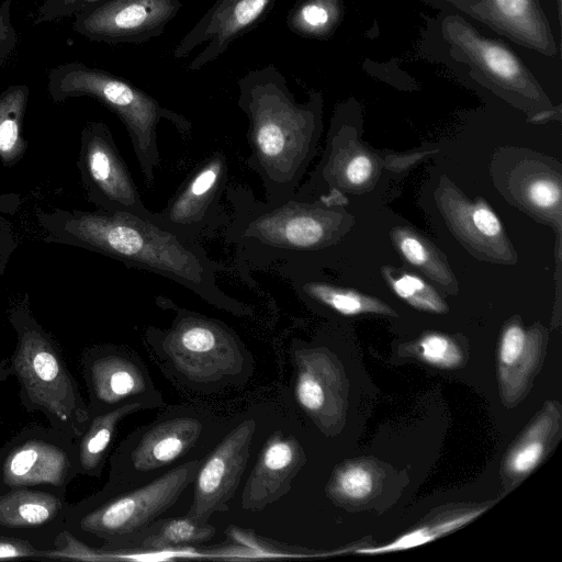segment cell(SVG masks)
<instances>
[{
  "label": "cell",
  "mask_w": 562,
  "mask_h": 562,
  "mask_svg": "<svg viewBox=\"0 0 562 562\" xmlns=\"http://www.w3.org/2000/svg\"><path fill=\"white\" fill-rule=\"evenodd\" d=\"M150 215V214H149ZM148 216L123 211L37 210L35 218L45 243L83 248L165 277L191 290L210 304L237 316L251 307L223 292L216 274L224 268L199 241L186 238Z\"/></svg>",
  "instance_id": "obj_1"
},
{
  "label": "cell",
  "mask_w": 562,
  "mask_h": 562,
  "mask_svg": "<svg viewBox=\"0 0 562 562\" xmlns=\"http://www.w3.org/2000/svg\"><path fill=\"white\" fill-rule=\"evenodd\" d=\"M329 19L327 9L316 2L305 4L296 15V23L305 29H318L324 26Z\"/></svg>",
  "instance_id": "obj_36"
},
{
  "label": "cell",
  "mask_w": 562,
  "mask_h": 562,
  "mask_svg": "<svg viewBox=\"0 0 562 562\" xmlns=\"http://www.w3.org/2000/svg\"><path fill=\"white\" fill-rule=\"evenodd\" d=\"M294 290L306 301L322 304L330 310L346 315L362 313H390L382 302L352 290L339 288L329 282L311 279L302 272L291 271L284 274Z\"/></svg>",
  "instance_id": "obj_19"
},
{
  "label": "cell",
  "mask_w": 562,
  "mask_h": 562,
  "mask_svg": "<svg viewBox=\"0 0 562 562\" xmlns=\"http://www.w3.org/2000/svg\"><path fill=\"white\" fill-rule=\"evenodd\" d=\"M30 90L25 85H13L0 92V162L18 164L25 155L27 142L23 122Z\"/></svg>",
  "instance_id": "obj_20"
},
{
  "label": "cell",
  "mask_w": 562,
  "mask_h": 562,
  "mask_svg": "<svg viewBox=\"0 0 562 562\" xmlns=\"http://www.w3.org/2000/svg\"><path fill=\"white\" fill-rule=\"evenodd\" d=\"M36 554H38L37 551L27 543L11 539H0V559L33 557Z\"/></svg>",
  "instance_id": "obj_39"
},
{
  "label": "cell",
  "mask_w": 562,
  "mask_h": 562,
  "mask_svg": "<svg viewBox=\"0 0 562 562\" xmlns=\"http://www.w3.org/2000/svg\"><path fill=\"white\" fill-rule=\"evenodd\" d=\"M267 0H240L227 15L223 36H229L252 23L263 11Z\"/></svg>",
  "instance_id": "obj_32"
},
{
  "label": "cell",
  "mask_w": 562,
  "mask_h": 562,
  "mask_svg": "<svg viewBox=\"0 0 562 562\" xmlns=\"http://www.w3.org/2000/svg\"><path fill=\"white\" fill-rule=\"evenodd\" d=\"M77 167L87 199L99 210L151 213L104 123L89 122L82 128Z\"/></svg>",
  "instance_id": "obj_9"
},
{
  "label": "cell",
  "mask_w": 562,
  "mask_h": 562,
  "mask_svg": "<svg viewBox=\"0 0 562 562\" xmlns=\"http://www.w3.org/2000/svg\"><path fill=\"white\" fill-rule=\"evenodd\" d=\"M225 547L205 551V555L221 559L248 560L261 558H305L314 554L286 543L258 536L254 530L229 525L225 530Z\"/></svg>",
  "instance_id": "obj_21"
},
{
  "label": "cell",
  "mask_w": 562,
  "mask_h": 562,
  "mask_svg": "<svg viewBox=\"0 0 562 562\" xmlns=\"http://www.w3.org/2000/svg\"><path fill=\"white\" fill-rule=\"evenodd\" d=\"M483 512L484 509L471 510L431 526L419 527L402 535L401 537L386 544L372 548H362L357 550L356 553L382 554L415 548L434 541L443 535L450 533L451 531L467 525Z\"/></svg>",
  "instance_id": "obj_22"
},
{
  "label": "cell",
  "mask_w": 562,
  "mask_h": 562,
  "mask_svg": "<svg viewBox=\"0 0 562 562\" xmlns=\"http://www.w3.org/2000/svg\"><path fill=\"white\" fill-rule=\"evenodd\" d=\"M228 164L224 153L216 150L202 160L183 180L159 212L149 217L159 225L199 241L223 222L220 201L226 190Z\"/></svg>",
  "instance_id": "obj_11"
},
{
  "label": "cell",
  "mask_w": 562,
  "mask_h": 562,
  "mask_svg": "<svg viewBox=\"0 0 562 562\" xmlns=\"http://www.w3.org/2000/svg\"><path fill=\"white\" fill-rule=\"evenodd\" d=\"M373 488L371 471L360 464H350L339 468L334 474L329 492L337 498L359 501L366 498Z\"/></svg>",
  "instance_id": "obj_26"
},
{
  "label": "cell",
  "mask_w": 562,
  "mask_h": 562,
  "mask_svg": "<svg viewBox=\"0 0 562 562\" xmlns=\"http://www.w3.org/2000/svg\"><path fill=\"white\" fill-rule=\"evenodd\" d=\"M499 19L517 32L536 40L539 37V23L530 0H490Z\"/></svg>",
  "instance_id": "obj_28"
},
{
  "label": "cell",
  "mask_w": 562,
  "mask_h": 562,
  "mask_svg": "<svg viewBox=\"0 0 562 562\" xmlns=\"http://www.w3.org/2000/svg\"><path fill=\"white\" fill-rule=\"evenodd\" d=\"M8 318L16 333L9 370L19 381L22 403L44 413L55 430L75 441L86 430L91 413L58 344L33 316L27 293L11 306Z\"/></svg>",
  "instance_id": "obj_3"
},
{
  "label": "cell",
  "mask_w": 562,
  "mask_h": 562,
  "mask_svg": "<svg viewBox=\"0 0 562 562\" xmlns=\"http://www.w3.org/2000/svg\"><path fill=\"white\" fill-rule=\"evenodd\" d=\"M175 10L173 0H111L76 14L72 26L87 38L116 42L160 25Z\"/></svg>",
  "instance_id": "obj_14"
},
{
  "label": "cell",
  "mask_w": 562,
  "mask_h": 562,
  "mask_svg": "<svg viewBox=\"0 0 562 562\" xmlns=\"http://www.w3.org/2000/svg\"><path fill=\"white\" fill-rule=\"evenodd\" d=\"M530 202L542 209H551L560 203L561 191L557 183L547 179L533 181L528 187Z\"/></svg>",
  "instance_id": "obj_35"
},
{
  "label": "cell",
  "mask_w": 562,
  "mask_h": 562,
  "mask_svg": "<svg viewBox=\"0 0 562 562\" xmlns=\"http://www.w3.org/2000/svg\"><path fill=\"white\" fill-rule=\"evenodd\" d=\"M245 111L249 120L247 165L262 182L265 202L281 203L294 195L313 156L314 117L277 92L252 94Z\"/></svg>",
  "instance_id": "obj_4"
},
{
  "label": "cell",
  "mask_w": 562,
  "mask_h": 562,
  "mask_svg": "<svg viewBox=\"0 0 562 562\" xmlns=\"http://www.w3.org/2000/svg\"><path fill=\"white\" fill-rule=\"evenodd\" d=\"M206 418L191 409H170L134 429L110 458L109 477L100 493L145 484L195 449L206 431Z\"/></svg>",
  "instance_id": "obj_7"
},
{
  "label": "cell",
  "mask_w": 562,
  "mask_h": 562,
  "mask_svg": "<svg viewBox=\"0 0 562 562\" xmlns=\"http://www.w3.org/2000/svg\"><path fill=\"white\" fill-rule=\"evenodd\" d=\"M64 498L29 487L12 488L0 495V526L7 528H36L66 515Z\"/></svg>",
  "instance_id": "obj_17"
},
{
  "label": "cell",
  "mask_w": 562,
  "mask_h": 562,
  "mask_svg": "<svg viewBox=\"0 0 562 562\" xmlns=\"http://www.w3.org/2000/svg\"><path fill=\"white\" fill-rule=\"evenodd\" d=\"M80 362L91 416L131 403H145L151 408L165 404L147 366L126 346L92 347L82 353Z\"/></svg>",
  "instance_id": "obj_8"
},
{
  "label": "cell",
  "mask_w": 562,
  "mask_h": 562,
  "mask_svg": "<svg viewBox=\"0 0 562 562\" xmlns=\"http://www.w3.org/2000/svg\"><path fill=\"white\" fill-rule=\"evenodd\" d=\"M22 203V199L16 193L0 194V217L1 214L14 215Z\"/></svg>",
  "instance_id": "obj_40"
},
{
  "label": "cell",
  "mask_w": 562,
  "mask_h": 562,
  "mask_svg": "<svg viewBox=\"0 0 562 562\" xmlns=\"http://www.w3.org/2000/svg\"><path fill=\"white\" fill-rule=\"evenodd\" d=\"M12 0H3L0 4V68L9 60L18 46V33L11 21Z\"/></svg>",
  "instance_id": "obj_34"
},
{
  "label": "cell",
  "mask_w": 562,
  "mask_h": 562,
  "mask_svg": "<svg viewBox=\"0 0 562 562\" xmlns=\"http://www.w3.org/2000/svg\"><path fill=\"white\" fill-rule=\"evenodd\" d=\"M144 409L153 408L145 403H131L92 415L83 434L75 440L78 474L100 477L119 424Z\"/></svg>",
  "instance_id": "obj_16"
},
{
  "label": "cell",
  "mask_w": 562,
  "mask_h": 562,
  "mask_svg": "<svg viewBox=\"0 0 562 562\" xmlns=\"http://www.w3.org/2000/svg\"><path fill=\"white\" fill-rule=\"evenodd\" d=\"M255 431L254 419L240 422L200 461L187 514L209 520L215 513L229 510L247 468Z\"/></svg>",
  "instance_id": "obj_12"
},
{
  "label": "cell",
  "mask_w": 562,
  "mask_h": 562,
  "mask_svg": "<svg viewBox=\"0 0 562 562\" xmlns=\"http://www.w3.org/2000/svg\"><path fill=\"white\" fill-rule=\"evenodd\" d=\"M144 337L165 375L192 391L211 394L251 376L250 352L218 319L177 307L168 328L148 327Z\"/></svg>",
  "instance_id": "obj_2"
},
{
  "label": "cell",
  "mask_w": 562,
  "mask_h": 562,
  "mask_svg": "<svg viewBox=\"0 0 562 562\" xmlns=\"http://www.w3.org/2000/svg\"><path fill=\"white\" fill-rule=\"evenodd\" d=\"M393 291L412 306L432 313H446L447 305L423 279L409 273L385 272Z\"/></svg>",
  "instance_id": "obj_23"
},
{
  "label": "cell",
  "mask_w": 562,
  "mask_h": 562,
  "mask_svg": "<svg viewBox=\"0 0 562 562\" xmlns=\"http://www.w3.org/2000/svg\"><path fill=\"white\" fill-rule=\"evenodd\" d=\"M305 463L297 439L282 431L272 432L261 447L246 480L240 506L244 510L261 512L291 490L292 480Z\"/></svg>",
  "instance_id": "obj_13"
},
{
  "label": "cell",
  "mask_w": 562,
  "mask_h": 562,
  "mask_svg": "<svg viewBox=\"0 0 562 562\" xmlns=\"http://www.w3.org/2000/svg\"><path fill=\"white\" fill-rule=\"evenodd\" d=\"M98 0H43L38 7L34 23H44L76 15L90 8Z\"/></svg>",
  "instance_id": "obj_31"
},
{
  "label": "cell",
  "mask_w": 562,
  "mask_h": 562,
  "mask_svg": "<svg viewBox=\"0 0 562 562\" xmlns=\"http://www.w3.org/2000/svg\"><path fill=\"white\" fill-rule=\"evenodd\" d=\"M47 90L55 102L70 98L89 97L100 101L123 122L140 173L148 188L154 186L160 155L157 126L162 117L188 136L190 124L182 117L164 110L148 94L103 70L80 61L60 64L48 72Z\"/></svg>",
  "instance_id": "obj_5"
},
{
  "label": "cell",
  "mask_w": 562,
  "mask_h": 562,
  "mask_svg": "<svg viewBox=\"0 0 562 562\" xmlns=\"http://www.w3.org/2000/svg\"><path fill=\"white\" fill-rule=\"evenodd\" d=\"M393 238L398 250L408 262L424 269L437 281L446 282L447 271L435 252L420 237L407 229H396L393 233Z\"/></svg>",
  "instance_id": "obj_25"
},
{
  "label": "cell",
  "mask_w": 562,
  "mask_h": 562,
  "mask_svg": "<svg viewBox=\"0 0 562 562\" xmlns=\"http://www.w3.org/2000/svg\"><path fill=\"white\" fill-rule=\"evenodd\" d=\"M457 215L458 218L465 220V225L462 228L472 232L479 239H501L503 236V227L499 220L485 203H465L464 206L460 207Z\"/></svg>",
  "instance_id": "obj_29"
},
{
  "label": "cell",
  "mask_w": 562,
  "mask_h": 562,
  "mask_svg": "<svg viewBox=\"0 0 562 562\" xmlns=\"http://www.w3.org/2000/svg\"><path fill=\"white\" fill-rule=\"evenodd\" d=\"M542 425L543 420L539 428L540 430H538L539 423L535 424L526 434V438L509 453L506 467L510 474H528L541 461L546 449Z\"/></svg>",
  "instance_id": "obj_27"
},
{
  "label": "cell",
  "mask_w": 562,
  "mask_h": 562,
  "mask_svg": "<svg viewBox=\"0 0 562 562\" xmlns=\"http://www.w3.org/2000/svg\"><path fill=\"white\" fill-rule=\"evenodd\" d=\"M372 172V162L366 155H358L351 158L346 168L345 177L351 184L358 186L366 182Z\"/></svg>",
  "instance_id": "obj_37"
},
{
  "label": "cell",
  "mask_w": 562,
  "mask_h": 562,
  "mask_svg": "<svg viewBox=\"0 0 562 562\" xmlns=\"http://www.w3.org/2000/svg\"><path fill=\"white\" fill-rule=\"evenodd\" d=\"M77 474L74 440L55 429H27L0 457L1 482L10 488L46 485L64 493Z\"/></svg>",
  "instance_id": "obj_10"
},
{
  "label": "cell",
  "mask_w": 562,
  "mask_h": 562,
  "mask_svg": "<svg viewBox=\"0 0 562 562\" xmlns=\"http://www.w3.org/2000/svg\"><path fill=\"white\" fill-rule=\"evenodd\" d=\"M527 342L525 330L519 325H509L503 333L499 345V360L514 366L522 356Z\"/></svg>",
  "instance_id": "obj_33"
},
{
  "label": "cell",
  "mask_w": 562,
  "mask_h": 562,
  "mask_svg": "<svg viewBox=\"0 0 562 562\" xmlns=\"http://www.w3.org/2000/svg\"><path fill=\"white\" fill-rule=\"evenodd\" d=\"M294 396L300 407L315 419L327 415L329 407L328 378L331 374L328 358L321 351L295 349Z\"/></svg>",
  "instance_id": "obj_18"
},
{
  "label": "cell",
  "mask_w": 562,
  "mask_h": 562,
  "mask_svg": "<svg viewBox=\"0 0 562 562\" xmlns=\"http://www.w3.org/2000/svg\"><path fill=\"white\" fill-rule=\"evenodd\" d=\"M216 529L209 520L189 514L172 518H158L146 527L110 543L101 551L105 561L126 560L143 552H164L191 548L210 541Z\"/></svg>",
  "instance_id": "obj_15"
},
{
  "label": "cell",
  "mask_w": 562,
  "mask_h": 562,
  "mask_svg": "<svg viewBox=\"0 0 562 562\" xmlns=\"http://www.w3.org/2000/svg\"><path fill=\"white\" fill-rule=\"evenodd\" d=\"M468 48L494 76L504 80H515L520 76L517 59L504 47L493 42L477 38L472 34L463 36Z\"/></svg>",
  "instance_id": "obj_24"
},
{
  "label": "cell",
  "mask_w": 562,
  "mask_h": 562,
  "mask_svg": "<svg viewBox=\"0 0 562 562\" xmlns=\"http://www.w3.org/2000/svg\"><path fill=\"white\" fill-rule=\"evenodd\" d=\"M424 361L443 369H452L462 362L459 347L449 338L439 334H429L418 344Z\"/></svg>",
  "instance_id": "obj_30"
},
{
  "label": "cell",
  "mask_w": 562,
  "mask_h": 562,
  "mask_svg": "<svg viewBox=\"0 0 562 562\" xmlns=\"http://www.w3.org/2000/svg\"><path fill=\"white\" fill-rule=\"evenodd\" d=\"M200 459L186 460L156 479L123 491L100 493L67 508L71 529L110 543L126 537L169 510L192 484Z\"/></svg>",
  "instance_id": "obj_6"
},
{
  "label": "cell",
  "mask_w": 562,
  "mask_h": 562,
  "mask_svg": "<svg viewBox=\"0 0 562 562\" xmlns=\"http://www.w3.org/2000/svg\"><path fill=\"white\" fill-rule=\"evenodd\" d=\"M16 247L12 232L5 221L0 217V278L3 276L10 257Z\"/></svg>",
  "instance_id": "obj_38"
}]
</instances>
